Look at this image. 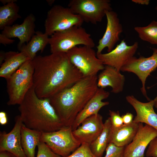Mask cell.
I'll return each mask as SVG.
<instances>
[{
    "instance_id": "1",
    "label": "cell",
    "mask_w": 157,
    "mask_h": 157,
    "mask_svg": "<svg viewBox=\"0 0 157 157\" xmlns=\"http://www.w3.org/2000/svg\"><path fill=\"white\" fill-rule=\"evenodd\" d=\"M32 62L33 86L36 94L40 99L49 98L83 77L71 62L66 53L38 56Z\"/></svg>"
},
{
    "instance_id": "2",
    "label": "cell",
    "mask_w": 157,
    "mask_h": 157,
    "mask_svg": "<svg viewBox=\"0 0 157 157\" xmlns=\"http://www.w3.org/2000/svg\"><path fill=\"white\" fill-rule=\"evenodd\" d=\"M97 81V75L83 77L49 98L64 126H72L78 114L99 88Z\"/></svg>"
},
{
    "instance_id": "3",
    "label": "cell",
    "mask_w": 157,
    "mask_h": 157,
    "mask_svg": "<svg viewBox=\"0 0 157 157\" xmlns=\"http://www.w3.org/2000/svg\"><path fill=\"white\" fill-rule=\"evenodd\" d=\"M18 110L23 124L29 129L47 133L58 131L64 126L49 98H39L33 85L19 105Z\"/></svg>"
},
{
    "instance_id": "4",
    "label": "cell",
    "mask_w": 157,
    "mask_h": 157,
    "mask_svg": "<svg viewBox=\"0 0 157 157\" xmlns=\"http://www.w3.org/2000/svg\"><path fill=\"white\" fill-rule=\"evenodd\" d=\"M51 53H67L78 45L93 48L94 40L81 26H75L67 29L54 33L49 38V43Z\"/></svg>"
},
{
    "instance_id": "5",
    "label": "cell",
    "mask_w": 157,
    "mask_h": 157,
    "mask_svg": "<svg viewBox=\"0 0 157 157\" xmlns=\"http://www.w3.org/2000/svg\"><path fill=\"white\" fill-rule=\"evenodd\" d=\"M34 68L32 60L24 63L14 73L6 79L9 106L19 105L33 85Z\"/></svg>"
},
{
    "instance_id": "6",
    "label": "cell",
    "mask_w": 157,
    "mask_h": 157,
    "mask_svg": "<svg viewBox=\"0 0 157 157\" xmlns=\"http://www.w3.org/2000/svg\"><path fill=\"white\" fill-rule=\"evenodd\" d=\"M72 64L81 72L83 77L97 75L105 66L97 56L93 48L86 46H76L66 53Z\"/></svg>"
},
{
    "instance_id": "7",
    "label": "cell",
    "mask_w": 157,
    "mask_h": 157,
    "mask_svg": "<svg viewBox=\"0 0 157 157\" xmlns=\"http://www.w3.org/2000/svg\"><path fill=\"white\" fill-rule=\"evenodd\" d=\"M83 22L82 18L74 13L69 7L55 5L47 13L44 22V33L51 36L56 32L75 26H81Z\"/></svg>"
},
{
    "instance_id": "8",
    "label": "cell",
    "mask_w": 157,
    "mask_h": 157,
    "mask_svg": "<svg viewBox=\"0 0 157 157\" xmlns=\"http://www.w3.org/2000/svg\"><path fill=\"white\" fill-rule=\"evenodd\" d=\"M40 141L55 154L66 157L81 144L73 133L71 126H63L54 131L42 133Z\"/></svg>"
},
{
    "instance_id": "9",
    "label": "cell",
    "mask_w": 157,
    "mask_h": 157,
    "mask_svg": "<svg viewBox=\"0 0 157 157\" xmlns=\"http://www.w3.org/2000/svg\"><path fill=\"white\" fill-rule=\"evenodd\" d=\"M68 6L84 22L93 24L101 21L106 11L112 10L109 0H71Z\"/></svg>"
},
{
    "instance_id": "10",
    "label": "cell",
    "mask_w": 157,
    "mask_h": 157,
    "mask_svg": "<svg viewBox=\"0 0 157 157\" xmlns=\"http://www.w3.org/2000/svg\"><path fill=\"white\" fill-rule=\"evenodd\" d=\"M152 55L148 57L143 56L137 58L134 56L130 58L122 67L120 71L131 72L135 74L141 81V90L148 100L145 88V83L147 77L157 67V49H153Z\"/></svg>"
},
{
    "instance_id": "11",
    "label": "cell",
    "mask_w": 157,
    "mask_h": 157,
    "mask_svg": "<svg viewBox=\"0 0 157 157\" xmlns=\"http://www.w3.org/2000/svg\"><path fill=\"white\" fill-rule=\"evenodd\" d=\"M138 128L131 142L126 146L124 157H144L147 147L151 140L157 136V130L142 123H138Z\"/></svg>"
},
{
    "instance_id": "12",
    "label": "cell",
    "mask_w": 157,
    "mask_h": 157,
    "mask_svg": "<svg viewBox=\"0 0 157 157\" xmlns=\"http://www.w3.org/2000/svg\"><path fill=\"white\" fill-rule=\"evenodd\" d=\"M138 48L137 42H135L131 45L129 46L124 40H122L110 52L97 54V56L104 65L111 66L120 71L126 62L133 56Z\"/></svg>"
},
{
    "instance_id": "13",
    "label": "cell",
    "mask_w": 157,
    "mask_h": 157,
    "mask_svg": "<svg viewBox=\"0 0 157 157\" xmlns=\"http://www.w3.org/2000/svg\"><path fill=\"white\" fill-rule=\"evenodd\" d=\"M105 15L107 20L106 27L97 47V54L101 53L106 48H107L108 52L113 50L116 44L119 41V35L123 31L122 25L115 12L113 10L106 11Z\"/></svg>"
},
{
    "instance_id": "14",
    "label": "cell",
    "mask_w": 157,
    "mask_h": 157,
    "mask_svg": "<svg viewBox=\"0 0 157 157\" xmlns=\"http://www.w3.org/2000/svg\"><path fill=\"white\" fill-rule=\"evenodd\" d=\"M102 116L99 114L91 116L84 120L73 131L74 137L81 144L90 145L99 136L104 127Z\"/></svg>"
},
{
    "instance_id": "15",
    "label": "cell",
    "mask_w": 157,
    "mask_h": 157,
    "mask_svg": "<svg viewBox=\"0 0 157 157\" xmlns=\"http://www.w3.org/2000/svg\"><path fill=\"white\" fill-rule=\"evenodd\" d=\"M23 124L20 115L15 117L13 128L8 133L0 132V151H8L17 157H27L22 148L21 130Z\"/></svg>"
},
{
    "instance_id": "16",
    "label": "cell",
    "mask_w": 157,
    "mask_h": 157,
    "mask_svg": "<svg viewBox=\"0 0 157 157\" xmlns=\"http://www.w3.org/2000/svg\"><path fill=\"white\" fill-rule=\"evenodd\" d=\"M35 20L34 15L31 13L27 16L21 24L5 27L1 33L11 39L18 38L19 42L17 47L19 49L25 43H27L35 34Z\"/></svg>"
},
{
    "instance_id": "17",
    "label": "cell",
    "mask_w": 157,
    "mask_h": 157,
    "mask_svg": "<svg viewBox=\"0 0 157 157\" xmlns=\"http://www.w3.org/2000/svg\"><path fill=\"white\" fill-rule=\"evenodd\" d=\"M126 98L136 112L133 122L137 124L144 123L157 130V114L154 108L153 100L144 103L138 101L133 95L128 96Z\"/></svg>"
},
{
    "instance_id": "18",
    "label": "cell",
    "mask_w": 157,
    "mask_h": 157,
    "mask_svg": "<svg viewBox=\"0 0 157 157\" xmlns=\"http://www.w3.org/2000/svg\"><path fill=\"white\" fill-rule=\"evenodd\" d=\"M109 95V92L105 90L104 88H99L94 95L76 117L72 126L73 131L79 126L85 119L92 115L98 114L102 107L108 105V102L102 101L108 98Z\"/></svg>"
},
{
    "instance_id": "19",
    "label": "cell",
    "mask_w": 157,
    "mask_h": 157,
    "mask_svg": "<svg viewBox=\"0 0 157 157\" xmlns=\"http://www.w3.org/2000/svg\"><path fill=\"white\" fill-rule=\"evenodd\" d=\"M0 53V76L9 78L24 63L31 60L24 52L10 51Z\"/></svg>"
},
{
    "instance_id": "20",
    "label": "cell",
    "mask_w": 157,
    "mask_h": 157,
    "mask_svg": "<svg viewBox=\"0 0 157 157\" xmlns=\"http://www.w3.org/2000/svg\"><path fill=\"white\" fill-rule=\"evenodd\" d=\"M120 71L108 65H105L104 69L97 76L98 88H104L108 86L112 88L111 92L114 93L122 92L125 81L124 75Z\"/></svg>"
},
{
    "instance_id": "21",
    "label": "cell",
    "mask_w": 157,
    "mask_h": 157,
    "mask_svg": "<svg viewBox=\"0 0 157 157\" xmlns=\"http://www.w3.org/2000/svg\"><path fill=\"white\" fill-rule=\"evenodd\" d=\"M138 124L133 122L117 128H111L109 143L119 147H125L132 140L138 131Z\"/></svg>"
},
{
    "instance_id": "22",
    "label": "cell",
    "mask_w": 157,
    "mask_h": 157,
    "mask_svg": "<svg viewBox=\"0 0 157 157\" xmlns=\"http://www.w3.org/2000/svg\"><path fill=\"white\" fill-rule=\"evenodd\" d=\"M42 133L26 127L23 123L21 130V143L27 157H35V148L40 141Z\"/></svg>"
},
{
    "instance_id": "23",
    "label": "cell",
    "mask_w": 157,
    "mask_h": 157,
    "mask_svg": "<svg viewBox=\"0 0 157 157\" xmlns=\"http://www.w3.org/2000/svg\"><path fill=\"white\" fill-rule=\"evenodd\" d=\"M49 35L41 31H37L30 41L26 44H23L19 49L20 51L24 52L29 58L33 60L39 51L42 52L49 44Z\"/></svg>"
},
{
    "instance_id": "24",
    "label": "cell",
    "mask_w": 157,
    "mask_h": 157,
    "mask_svg": "<svg viewBox=\"0 0 157 157\" xmlns=\"http://www.w3.org/2000/svg\"><path fill=\"white\" fill-rule=\"evenodd\" d=\"M112 126L108 117L104 123L103 130L97 138L90 145L93 154L97 157H102L109 144Z\"/></svg>"
},
{
    "instance_id": "25",
    "label": "cell",
    "mask_w": 157,
    "mask_h": 157,
    "mask_svg": "<svg viewBox=\"0 0 157 157\" xmlns=\"http://www.w3.org/2000/svg\"><path fill=\"white\" fill-rule=\"evenodd\" d=\"M19 7L14 2L0 7V29L3 30L13 23L21 17L19 14Z\"/></svg>"
},
{
    "instance_id": "26",
    "label": "cell",
    "mask_w": 157,
    "mask_h": 157,
    "mask_svg": "<svg viewBox=\"0 0 157 157\" xmlns=\"http://www.w3.org/2000/svg\"><path fill=\"white\" fill-rule=\"evenodd\" d=\"M134 30L143 41L157 44V21H153L145 26H136Z\"/></svg>"
},
{
    "instance_id": "27",
    "label": "cell",
    "mask_w": 157,
    "mask_h": 157,
    "mask_svg": "<svg viewBox=\"0 0 157 157\" xmlns=\"http://www.w3.org/2000/svg\"><path fill=\"white\" fill-rule=\"evenodd\" d=\"M66 157H97L92 153L88 144H82L71 154Z\"/></svg>"
},
{
    "instance_id": "28",
    "label": "cell",
    "mask_w": 157,
    "mask_h": 157,
    "mask_svg": "<svg viewBox=\"0 0 157 157\" xmlns=\"http://www.w3.org/2000/svg\"><path fill=\"white\" fill-rule=\"evenodd\" d=\"M36 157H62L55 154L46 144L40 141L38 146Z\"/></svg>"
},
{
    "instance_id": "29",
    "label": "cell",
    "mask_w": 157,
    "mask_h": 157,
    "mask_svg": "<svg viewBox=\"0 0 157 157\" xmlns=\"http://www.w3.org/2000/svg\"><path fill=\"white\" fill-rule=\"evenodd\" d=\"M125 147H119L113 144L110 143L106 149V154L104 157H124Z\"/></svg>"
},
{
    "instance_id": "30",
    "label": "cell",
    "mask_w": 157,
    "mask_h": 157,
    "mask_svg": "<svg viewBox=\"0 0 157 157\" xmlns=\"http://www.w3.org/2000/svg\"><path fill=\"white\" fill-rule=\"evenodd\" d=\"M109 115L112 128H118L124 124L122 117L120 115L119 111L116 112L110 110Z\"/></svg>"
},
{
    "instance_id": "31",
    "label": "cell",
    "mask_w": 157,
    "mask_h": 157,
    "mask_svg": "<svg viewBox=\"0 0 157 157\" xmlns=\"http://www.w3.org/2000/svg\"><path fill=\"white\" fill-rule=\"evenodd\" d=\"M145 155L147 157H157V136L150 142Z\"/></svg>"
},
{
    "instance_id": "32",
    "label": "cell",
    "mask_w": 157,
    "mask_h": 157,
    "mask_svg": "<svg viewBox=\"0 0 157 157\" xmlns=\"http://www.w3.org/2000/svg\"><path fill=\"white\" fill-rule=\"evenodd\" d=\"M124 124H129L133 122V115L130 113H127L122 116Z\"/></svg>"
},
{
    "instance_id": "33",
    "label": "cell",
    "mask_w": 157,
    "mask_h": 157,
    "mask_svg": "<svg viewBox=\"0 0 157 157\" xmlns=\"http://www.w3.org/2000/svg\"><path fill=\"white\" fill-rule=\"evenodd\" d=\"M15 40L9 38L1 33L0 34V43L4 45L13 43Z\"/></svg>"
},
{
    "instance_id": "34",
    "label": "cell",
    "mask_w": 157,
    "mask_h": 157,
    "mask_svg": "<svg viewBox=\"0 0 157 157\" xmlns=\"http://www.w3.org/2000/svg\"><path fill=\"white\" fill-rule=\"evenodd\" d=\"M8 122V119L6 113L3 111L0 112V124L2 125L6 124Z\"/></svg>"
},
{
    "instance_id": "35",
    "label": "cell",
    "mask_w": 157,
    "mask_h": 157,
    "mask_svg": "<svg viewBox=\"0 0 157 157\" xmlns=\"http://www.w3.org/2000/svg\"><path fill=\"white\" fill-rule=\"evenodd\" d=\"M132 1L136 3L141 5H148L149 3V0H132Z\"/></svg>"
},
{
    "instance_id": "36",
    "label": "cell",
    "mask_w": 157,
    "mask_h": 157,
    "mask_svg": "<svg viewBox=\"0 0 157 157\" xmlns=\"http://www.w3.org/2000/svg\"><path fill=\"white\" fill-rule=\"evenodd\" d=\"M13 155L7 151H0V157H11Z\"/></svg>"
},
{
    "instance_id": "37",
    "label": "cell",
    "mask_w": 157,
    "mask_h": 157,
    "mask_svg": "<svg viewBox=\"0 0 157 157\" xmlns=\"http://www.w3.org/2000/svg\"><path fill=\"white\" fill-rule=\"evenodd\" d=\"M0 1L4 5H5L12 2H15L17 1L16 0H1Z\"/></svg>"
},
{
    "instance_id": "38",
    "label": "cell",
    "mask_w": 157,
    "mask_h": 157,
    "mask_svg": "<svg viewBox=\"0 0 157 157\" xmlns=\"http://www.w3.org/2000/svg\"><path fill=\"white\" fill-rule=\"evenodd\" d=\"M46 1L48 5L50 6H51L55 1L54 0H47Z\"/></svg>"
},
{
    "instance_id": "39",
    "label": "cell",
    "mask_w": 157,
    "mask_h": 157,
    "mask_svg": "<svg viewBox=\"0 0 157 157\" xmlns=\"http://www.w3.org/2000/svg\"><path fill=\"white\" fill-rule=\"evenodd\" d=\"M156 78L157 79V77ZM153 100L154 102V107L157 108V96Z\"/></svg>"
},
{
    "instance_id": "40",
    "label": "cell",
    "mask_w": 157,
    "mask_h": 157,
    "mask_svg": "<svg viewBox=\"0 0 157 157\" xmlns=\"http://www.w3.org/2000/svg\"><path fill=\"white\" fill-rule=\"evenodd\" d=\"M11 157H17L14 155H13Z\"/></svg>"
},
{
    "instance_id": "41",
    "label": "cell",
    "mask_w": 157,
    "mask_h": 157,
    "mask_svg": "<svg viewBox=\"0 0 157 157\" xmlns=\"http://www.w3.org/2000/svg\"><path fill=\"white\" fill-rule=\"evenodd\" d=\"M156 10H157V6L156 7Z\"/></svg>"
}]
</instances>
